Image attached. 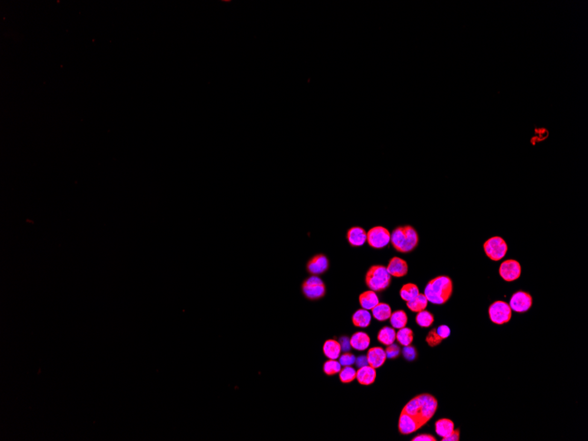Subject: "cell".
I'll list each match as a JSON object with an SVG mask.
<instances>
[{
    "instance_id": "cb8c5ba5",
    "label": "cell",
    "mask_w": 588,
    "mask_h": 441,
    "mask_svg": "<svg viewBox=\"0 0 588 441\" xmlns=\"http://www.w3.org/2000/svg\"><path fill=\"white\" fill-rule=\"evenodd\" d=\"M406 303H407L408 308L411 311L418 313V312L425 310V308L428 305V299L425 297L424 294H419L416 298H414Z\"/></svg>"
},
{
    "instance_id": "7a4b0ae2",
    "label": "cell",
    "mask_w": 588,
    "mask_h": 441,
    "mask_svg": "<svg viewBox=\"0 0 588 441\" xmlns=\"http://www.w3.org/2000/svg\"><path fill=\"white\" fill-rule=\"evenodd\" d=\"M424 295L429 302L443 305L453 294V281L447 276H439L428 282L424 288Z\"/></svg>"
},
{
    "instance_id": "74e56055",
    "label": "cell",
    "mask_w": 588,
    "mask_h": 441,
    "mask_svg": "<svg viewBox=\"0 0 588 441\" xmlns=\"http://www.w3.org/2000/svg\"><path fill=\"white\" fill-rule=\"evenodd\" d=\"M442 441H460V430H454V432L447 437L443 438Z\"/></svg>"
},
{
    "instance_id": "e0dca14e",
    "label": "cell",
    "mask_w": 588,
    "mask_h": 441,
    "mask_svg": "<svg viewBox=\"0 0 588 441\" xmlns=\"http://www.w3.org/2000/svg\"><path fill=\"white\" fill-rule=\"evenodd\" d=\"M352 348L359 352L366 351L369 347L371 338L366 332H355L350 338Z\"/></svg>"
},
{
    "instance_id": "5bb4252c",
    "label": "cell",
    "mask_w": 588,
    "mask_h": 441,
    "mask_svg": "<svg viewBox=\"0 0 588 441\" xmlns=\"http://www.w3.org/2000/svg\"><path fill=\"white\" fill-rule=\"evenodd\" d=\"M366 358L368 365L377 369L385 364L386 360V352L380 346L370 348L366 354Z\"/></svg>"
},
{
    "instance_id": "6da1fadb",
    "label": "cell",
    "mask_w": 588,
    "mask_h": 441,
    "mask_svg": "<svg viewBox=\"0 0 588 441\" xmlns=\"http://www.w3.org/2000/svg\"><path fill=\"white\" fill-rule=\"evenodd\" d=\"M438 401L430 394H421L405 404L402 412L417 421L421 427L427 424L437 412Z\"/></svg>"
},
{
    "instance_id": "f35d334b",
    "label": "cell",
    "mask_w": 588,
    "mask_h": 441,
    "mask_svg": "<svg viewBox=\"0 0 588 441\" xmlns=\"http://www.w3.org/2000/svg\"><path fill=\"white\" fill-rule=\"evenodd\" d=\"M356 364L358 366V368L362 367V366H367L368 362H367L366 356V357L365 356H360V357H357V359H356Z\"/></svg>"
},
{
    "instance_id": "30bf717a",
    "label": "cell",
    "mask_w": 588,
    "mask_h": 441,
    "mask_svg": "<svg viewBox=\"0 0 588 441\" xmlns=\"http://www.w3.org/2000/svg\"><path fill=\"white\" fill-rule=\"evenodd\" d=\"M533 305V298L529 293L523 291H518L510 298L509 306L512 310L516 313H525L529 311Z\"/></svg>"
},
{
    "instance_id": "ba28073f",
    "label": "cell",
    "mask_w": 588,
    "mask_h": 441,
    "mask_svg": "<svg viewBox=\"0 0 588 441\" xmlns=\"http://www.w3.org/2000/svg\"><path fill=\"white\" fill-rule=\"evenodd\" d=\"M391 234L386 227L377 226L371 228L367 232V240L370 247L375 249H382L390 242Z\"/></svg>"
},
{
    "instance_id": "8fae6325",
    "label": "cell",
    "mask_w": 588,
    "mask_h": 441,
    "mask_svg": "<svg viewBox=\"0 0 588 441\" xmlns=\"http://www.w3.org/2000/svg\"><path fill=\"white\" fill-rule=\"evenodd\" d=\"M500 275L504 281H515L521 277V264L518 261L513 259L504 261L500 265Z\"/></svg>"
},
{
    "instance_id": "d6986e66",
    "label": "cell",
    "mask_w": 588,
    "mask_h": 441,
    "mask_svg": "<svg viewBox=\"0 0 588 441\" xmlns=\"http://www.w3.org/2000/svg\"><path fill=\"white\" fill-rule=\"evenodd\" d=\"M359 304L361 306L362 308L366 309V310H372L380 301H379V297L376 292L374 291L368 290L362 293L359 295Z\"/></svg>"
},
{
    "instance_id": "4316f807",
    "label": "cell",
    "mask_w": 588,
    "mask_h": 441,
    "mask_svg": "<svg viewBox=\"0 0 588 441\" xmlns=\"http://www.w3.org/2000/svg\"><path fill=\"white\" fill-rule=\"evenodd\" d=\"M396 340L400 345H403V346L411 345L414 340V332L412 328H407V327L400 328L398 332L396 333Z\"/></svg>"
},
{
    "instance_id": "3957f363",
    "label": "cell",
    "mask_w": 588,
    "mask_h": 441,
    "mask_svg": "<svg viewBox=\"0 0 588 441\" xmlns=\"http://www.w3.org/2000/svg\"><path fill=\"white\" fill-rule=\"evenodd\" d=\"M418 240L417 232L412 226L396 227L391 234V244L397 252H412L416 248Z\"/></svg>"
},
{
    "instance_id": "f546056e",
    "label": "cell",
    "mask_w": 588,
    "mask_h": 441,
    "mask_svg": "<svg viewBox=\"0 0 588 441\" xmlns=\"http://www.w3.org/2000/svg\"><path fill=\"white\" fill-rule=\"evenodd\" d=\"M341 369L342 366L340 362L337 361L336 359H328L324 363L323 373L328 376H333L335 374H339Z\"/></svg>"
},
{
    "instance_id": "8992f818",
    "label": "cell",
    "mask_w": 588,
    "mask_h": 441,
    "mask_svg": "<svg viewBox=\"0 0 588 441\" xmlns=\"http://www.w3.org/2000/svg\"><path fill=\"white\" fill-rule=\"evenodd\" d=\"M483 249L491 260L498 262L505 257L508 251V246L503 238L494 236L484 242Z\"/></svg>"
},
{
    "instance_id": "9c48e42d",
    "label": "cell",
    "mask_w": 588,
    "mask_h": 441,
    "mask_svg": "<svg viewBox=\"0 0 588 441\" xmlns=\"http://www.w3.org/2000/svg\"><path fill=\"white\" fill-rule=\"evenodd\" d=\"M329 260L324 254H316L307 261L306 269L307 273L314 276H320L326 273L329 269Z\"/></svg>"
},
{
    "instance_id": "d4e9b609",
    "label": "cell",
    "mask_w": 588,
    "mask_h": 441,
    "mask_svg": "<svg viewBox=\"0 0 588 441\" xmlns=\"http://www.w3.org/2000/svg\"><path fill=\"white\" fill-rule=\"evenodd\" d=\"M389 321H390V323L393 328H397V329L404 328V327H406L408 323L407 314L404 310H396V311L392 312Z\"/></svg>"
},
{
    "instance_id": "52a82bcc",
    "label": "cell",
    "mask_w": 588,
    "mask_h": 441,
    "mask_svg": "<svg viewBox=\"0 0 588 441\" xmlns=\"http://www.w3.org/2000/svg\"><path fill=\"white\" fill-rule=\"evenodd\" d=\"M489 317L493 323L503 325L507 323L512 318L513 310L508 303L498 300L492 303L489 307Z\"/></svg>"
},
{
    "instance_id": "e575fe53",
    "label": "cell",
    "mask_w": 588,
    "mask_h": 441,
    "mask_svg": "<svg viewBox=\"0 0 588 441\" xmlns=\"http://www.w3.org/2000/svg\"><path fill=\"white\" fill-rule=\"evenodd\" d=\"M436 331H437L439 336H441L443 340H445L446 338L449 337L451 335V329L447 325H441L438 328H436Z\"/></svg>"
},
{
    "instance_id": "44dd1931",
    "label": "cell",
    "mask_w": 588,
    "mask_h": 441,
    "mask_svg": "<svg viewBox=\"0 0 588 441\" xmlns=\"http://www.w3.org/2000/svg\"><path fill=\"white\" fill-rule=\"evenodd\" d=\"M454 430V423L448 418H441L435 423V432L442 439L449 436Z\"/></svg>"
},
{
    "instance_id": "d590c367",
    "label": "cell",
    "mask_w": 588,
    "mask_h": 441,
    "mask_svg": "<svg viewBox=\"0 0 588 441\" xmlns=\"http://www.w3.org/2000/svg\"><path fill=\"white\" fill-rule=\"evenodd\" d=\"M412 441H436L437 440L431 434H419L413 438Z\"/></svg>"
},
{
    "instance_id": "9a60e30c",
    "label": "cell",
    "mask_w": 588,
    "mask_h": 441,
    "mask_svg": "<svg viewBox=\"0 0 588 441\" xmlns=\"http://www.w3.org/2000/svg\"><path fill=\"white\" fill-rule=\"evenodd\" d=\"M346 237L352 247H361L367 240V233L361 227H353L347 231Z\"/></svg>"
},
{
    "instance_id": "4fadbf2b",
    "label": "cell",
    "mask_w": 588,
    "mask_h": 441,
    "mask_svg": "<svg viewBox=\"0 0 588 441\" xmlns=\"http://www.w3.org/2000/svg\"><path fill=\"white\" fill-rule=\"evenodd\" d=\"M386 269L388 273L390 274L391 277L398 278L404 277L407 275L409 266L406 261L400 257H395L391 258Z\"/></svg>"
},
{
    "instance_id": "f1b7e54d",
    "label": "cell",
    "mask_w": 588,
    "mask_h": 441,
    "mask_svg": "<svg viewBox=\"0 0 588 441\" xmlns=\"http://www.w3.org/2000/svg\"><path fill=\"white\" fill-rule=\"evenodd\" d=\"M356 375H357V371L351 366H345L339 372L340 382L345 384L353 382V381L356 379Z\"/></svg>"
},
{
    "instance_id": "1f68e13d",
    "label": "cell",
    "mask_w": 588,
    "mask_h": 441,
    "mask_svg": "<svg viewBox=\"0 0 588 441\" xmlns=\"http://www.w3.org/2000/svg\"><path fill=\"white\" fill-rule=\"evenodd\" d=\"M404 348L403 350V356L404 358L408 360V361H414L417 357V353H416V347L412 346V345H408V346H404Z\"/></svg>"
},
{
    "instance_id": "603a6c76",
    "label": "cell",
    "mask_w": 588,
    "mask_h": 441,
    "mask_svg": "<svg viewBox=\"0 0 588 441\" xmlns=\"http://www.w3.org/2000/svg\"><path fill=\"white\" fill-rule=\"evenodd\" d=\"M377 339L381 344L384 345H390L395 343L396 339V332L395 328L388 326H385L380 329L377 335Z\"/></svg>"
},
{
    "instance_id": "7402d4cb",
    "label": "cell",
    "mask_w": 588,
    "mask_h": 441,
    "mask_svg": "<svg viewBox=\"0 0 588 441\" xmlns=\"http://www.w3.org/2000/svg\"><path fill=\"white\" fill-rule=\"evenodd\" d=\"M373 316L379 322H385L390 318L392 309L390 306L386 303L379 302L375 307L372 309Z\"/></svg>"
},
{
    "instance_id": "8d00e7d4",
    "label": "cell",
    "mask_w": 588,
    "mask_h": 441,
    "mask_svg": "<svg viewBox=\"0 0 588 441\" xmlns=\"http://www.w3.org/2000/svg\"><path fill=\"white\" fill-rule=\"evenodd\" d=\"M339 341H340L339 343H340L341 348H342V350H343V351H345V353L349 352V350L351 349V347H352V346H351V343H350V338L346 337V336H343V337H341L340 340Z\"/></svg>"
},
{
    "instance_id": "7c38bea8",
    "label": "cell",
    "mask_w": 588,
    "mask_h": 441,
    "mask_svg": "<svg viewBox=\"0 0 588 441\" xmlns=\"http://www.w3.org/2000/svg\"><path fill=\"white\" fill-rule=\"evenodd\" d=\"M420 428L421 425L417 423L416 419H414L412 416L408 415L407 413H405V412H401L399 422H398V429H399L401 434H403V435L412 434Z\"/></svg>"
},
{
    "instance_id": "2e32d148",
    "label": "cell",
    "mask_w": 588,
    "mask_h": 441,
    "mask_svg": "<svg viewBox=\"0 0 588 441\" xmlns=\"http://www.w3.org/2000/svg\"><path fill=\"white\" fill-rule=\"evenodd\" d=\"M376 376H377V373H376L375 368L367 365V366L359 367L357 369L356 379L360 385L369 386L374 383L376 380Z\"/></svg>"
},
{
    "instance_id": "277c9868",
    "label": "cell",
    "mask_w": 588,
    "mask_h": 441,
    "mask_svg": "<svg viewBox=\"0 0 588 441\" xmlns=\"http://www.w3.org/2000/svg\"><path fill=\"white\" fill-rule=\"evenodd\" d=\"M366 284L370 290L382 292L391 284V275L383 265H373L366 272Z\"/></svg>"
},
{
    "instance_id": "d6a6232c",
    "label": "cell",
    "mask_w": 588,
    "mask_h": 441,
    "mask_svg": "<svg viewBox=\"0 0 588 441\" xmlns=\"http://www.w3.org/2000/svg\"><path fill=\"white\" fill-rule=\"evenodd\" d=\"M339 362H340L341 366H352V365H353L356 362V357L354 356V354L347 352V353H345L344 354L340 355Z\"/></svg>"
},
{
    "instance_id": "5b68a950",
    "label": "cell",
    "mask_w": 588,
    "mask_h": 441,
    "mask_svg": "<svg viewBox=\"0 0 588 441\" xmlns=\"http://www.w3.org/2000/svg\"><path fill=\"white\" fill-rule=\"evenodd\" d=\"M300 288L304 297L311 301L323 298L327 293V288L323 280L319 276L314 275L306 278L302 282Z\"/></svg>"
},
{
    "instance_id": "ac0fdd59",
    "label": "cell",
    "mask_w": 588,
    "mask_h": 441,
    "mask_svg": "<svg viewBox=\"0 0 588 441\" xmlns=\"http://www.w3.org/2000/svg\"><path fill=\"white\" fill-rule=\"evenodd\" d=\"M341 351L342 348L340 343L335 339H328L325 341L323 346V354L328 359H337L340 357Z\"/></svg>"
},
{
    "instance_id": "4dcf8cb0",
    "label": "cell",
    "mask_w": 588,
    "mask_h": 441,
    "mask_svg": "<svg viewBox=\"0 0 588 441\" xmlns=\"http://www.w3.org/2000/svg\"><path fill=\"white\" fill-rule=\"evenodd\" d=\"M425 341H426V343L428 344L430 347H435V346L441 345L443 339L441 338V336H439V334L436 331V328H434L428 332V334L426 336V338H425Z\"/></svg>"
},
{
    "instance_id": "ffe728a7",
    "label": "cell",
    "mask_w": 588,
    "mask_h": 441,
    "mask_svg": "<svg viewBox=\"0 0 588 441\" xmlns=\"http://www.w3.org/2000/svg\"><path fill=\"white\" fill-rule=\"evenodd\" d=\"M372 321V315L368 310L361 308L355 312L353 315V323L355 327L357 328H367L369 327Z\"/></svg>"
},
{
    "instance_id": "836d02e7",
    "label": "cell",
    "mask_w": 588,
    "mask_h": 441,
    "mask_svg": "<svg viewBox=\"0 0 588 441\" xmlns=\"http://www.w3.org/2000/svg\"><path fill=\"white\" fill-rule=\"evenodd\" d=\"M386 358H390V359H394L400 356L401 354V349L399 346L395 344H392L390 345H387L386 351Z\"/></svg>"
},
{
    "instance_id": "484cf974",
    "label": "cell",
    "mask_w": 588,
    "mask_h": 441,
    "mask_svg": "<svg viewBox=\"0 0 588 441\" xmlns=\"http://www.w3.org/2000/svg\"><path fill=\"white\" fill-rule=\"evenodd\" d=\"M419 293V289L418 287L415 284L413 283H408L405 284L400 290V296L401 298L404 299V301H410L414 298H416V296Z\"/></svg>"
},
{
    "instance_id": "83f0119b",
    "label": "cell",
    "mask_w": 588,
    "mask_h": 441,
    "mask_svg": "<svg viewBox=\"0 0 588 441\" xmlns=\"http://www.w3.org/2000/svg\"><path fill=\"white\" fill-rule=\"evenodd\" d=\"M416 323L421 328H429L434 323V316L431 312L426 310L418 312L416 316Z\"/></svg>"
}]
</instances>
